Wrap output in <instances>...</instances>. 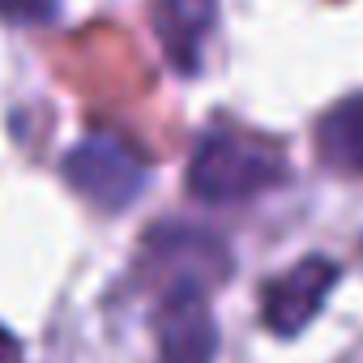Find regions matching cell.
<instances>
[{
    "instance_id": "cell-1",
    "label": "cell",
    "mask_w": 363,
    "mask_h": 363,
    "mask_svg": "<svg viewBox=\"0 0 363 363\" xmlns=\"http://www.w3.org/2000/svg\"><path fill=\"white\" fill-rule=\"evenodd\" d=\"M278 179L282 158L269 145L248 141L240 133H210L189 162V189L201 201H244L265 193Z\"/></svg>"
},
{
    "instance_id": "cell-2",
    "label": "cell",
    "mask_w": 363,
    "mask_h": 363,
    "mask_svg": "<svg viewBox=\"0 0 363 363\" xmlns=\"http://www.w3.org/2000/svg\"><path fill=\"white\" fill-rule=\"evenodd\" d=\"M65 175H69V184L82 197H90L103 210L128 206L141 193V184H145L141 158L124 141L103 137V133L99 137H86L82 145H73V154L65 158Z\"/></svg>"
},
{
    "instance_id": "cell-3",
    "label": "cell",
    "mask_w": 363,
    "mask_h": 363,
    "mask_svg": "<svg viewBox=\"0 0 363 363\" xmlns=\"http://www.w3.org/2000/svg\"><path fill=\"white\" fill-rule=\"evenodd\" d=\"M214 13H218L214 0H158L154 30H158L162 48L171 52V60L179 69H193L197 65V48L210 35Z\"/></svg>"
},
{
    "instance_id": "cell-4",
    "label": "cell",
    "mask_w": 363,
    "mask_h": 363,
    "mask_svg": "<svg viewBox=\"0 0 363 363\" xmlns=\"http://www.w3.org/2000/svg\"><path fill=\"white\" fill-rule=\"evenodd\" d=\"M329 282H333V265H325V261H303L299 269H291L282 282L269 286V308H265L269 325L274 329H299L316 312Z\"/></svg>"
},
{
    "instance_id": "cell-5",
    "label": "cell",
    "mask_w": 363,
    "mask_h": 363,
    "mask_svg": "<svg viewBox=\"0 0 363 363\" xmlns=\"http://www.w3.org/2000/svg\"><path fill=\"white\" fill-rule=\"evenodd\" d=\"M320 154L342 171H363V94L329 107L320 120Z\"/></svg>"
},
{
    "instance_id": "cell-6",
    "label": "cell",
    "mask_w": 363,
    "mask_h": 363,
    "mask_svg": "<svg viewBox=\"0 0 363 363\" xmlns=\"http://www.w3.org/2000/svg\"><path fill=\"white\" fill-rule=\"evenodd\" d=\"M60 9V0H0V18L9 22H22V26H39V22H52Z\"/></svg>"
},
{
    "instance_id": "cell-7",
    "label": "cell",
    "mask_w": 363,
    "mask_h": 363,
    "mask_svg": "<svg viewBox=\"0 0 363 363\" xmlns=\"http://www.w3.org/2000/svg\"><path fill=\"white\" fill-rule=\"evenodd\" d=\"M0 363H22L18 342H13V333H9V329H0Z\"/></svg>"
}]
</instances>
